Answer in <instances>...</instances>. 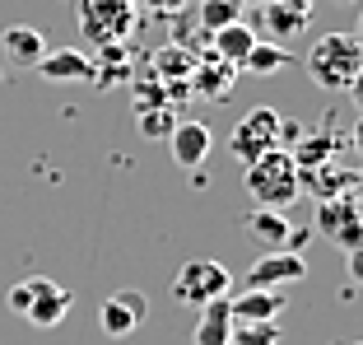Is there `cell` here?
Segmentation results:
<instances>
[{
    "label": "cell",
    "instance_id": "cell-1",
    "mask_svg": "<svg viewBox=\"0 0 363 345\" xmlns=\"http://www.w3.org/2000/svg\"><path fill=\"white\" fill-rule=\"evenodd\" d=\"M308 75L326 94H345L363 75V38L359 33H321L308 52Z\"/></svg>",
    "mask_w": 363,
    "mask_h": 345
},
{
    "label": "cell",
    "instance_id": "cell-2",
    "mask_svg": "<svg viewBox=\"0 0 363 345\" xmlns=\"http://www.w3.org/2000/svg\"><path fill=\"white\" fill-rule=\"evenodd\" d=\"M242 187L247 196L257 201V210H284V205L298 201L303 182H298V163H294V154L289 150H266L261 159H252L242 168Z\"/></svg>",
    "mask_w": 363,
    "mask_h": 345
},
{
    "label": "cell",
    "instance_id": "cell-3",
    "mask_svg": "<svg viewBox=\"0 0 363 345\" xmlns=\"http://www.w3.org/2000/svg\"><path fill=\"white\" fill-rule=\"evenodd\" d=\"M140 23L135 0H79V38L89 47H121Z\"/></svg>",
    "mask_w": 363,
    "mask_h": 345
},
{
    "label": "cell",
    "instance_id": "cell-4",
    "mask_svg": "<svg viewBox=\"0 0 363 345\" xmlns=\"http://www.w3.org/2000/svg\"><path fill=\"white\" fill-rule=\"evenodd\" d=\"M172 299L186 303V308H205L210 299H228V270L219 261H186V266L172 275Z\"/></svg>",
    "mask_w": 363,
    "mask_h": 345
},
{
    "label": "cell",
    "instance_id": "cell-5",
    "mask_svg": "<svg viewBox=\"0 0 363 345\" xmlns=\"http://www.w3.org/2000/svg\"><path fill=\"white\" fill-rule=\"evenodd\" d=\"M275 145H279V112L275 108H252L233 126V136H228V154L242 159V168L252 159H261L266 150H275ZM279 150H284V145H279Z\"/></svg>",
    "mask_w": 363,
    "mask_h": 345
},
{
    "label": "cell",
    "instance_id": "cell-6",
    "mask_svg": "<svg viewBox=\"0 0 363 345\" xmlns=\"http://www.w3.org/2000/svg\"><path fill=\"white\" fill-rule=\"evenodd\" d=\"M312 234H326L340 252H359L363 243V219H359V196H326L317 205Z\"/></svg>",
    "mask_w": 363,
    "mask_h": 345
},
{
    "label": "cell",
    "instance_id": "cell-7",
    "mask_svg": "<svg viewBox=\"0 0 363 345\" xmlns=\"http://www.w3.org/2000/svg\"><path fill=\"white\" fill-rule=\"evenodd\" d=\"M145 317H150V299L140 290H112L98 303V327H103L107 336H130Z\"/></svg>",
    "mask_w": 363,
    "mask_h": 345
},
{
    "label": "cell",
    "instance_id": "cell-8",
    "mask_svg": "<svg viewBox=\"0 0 363 345\" xmlns=\"http://www.w3.org/2000/svg\"><path fill=\"white\" fill-rule=\"evenodd\" d=\"M242 229L257 238V243H266L270 252H298L312 234V229H294L279 210H252V215L242 219Z\"/></svg>",
    "mask_w": 363,
    "mask_h": 345
},
{
    "label": "cell",
    "instance_id": "cell-9",
    "mask_svg": "<svg viewBox=\"0 0 363 345\" xmlns=\"http://www.w3.org/2000/svg\"><path fill=\"white\" fill-rule=\"evenodd\" d=\"M303 275H308V261L298 252H266L247 270V290H284V285H298Z\"/></svg>",
    "mask_w": 363,
    "mask_h": 345
},
{
    "label": "cell",
    "instance_id": "cell-10",
    "mask_svg": "<svg viewBox=\"0 0 363 345\" xmlns=\"http://www.w3.org/2000/svg\"><path fill=\"white\" fill-rule=\"evenodd\" d=\"M65 313H70V290H61L56 280H47V275H33V299H28V322L33 327H61Z\"/></svg>",
    "mask_w": 363,
    "mask_h": 345
},
{
    "label": "cell",
    "instance_id": "cell-11",
    "mask_svg": "<svg viewBox=\"0 0 363 345\" xmlns=\"http://www.w3.org/2000/svg\"><path fill=\"white\" fill-rule=\"evenodd\" d=\"M168 150H172V159H177V168H201L205 154H210V126L182 117L177 126L168 131Z\"/></svg>",
    "mask_w": 363,
    "mask_h": 345
},
{
    "label": "cell",
    "instance_id": "cell-12",
    "mask_svg": "<svg viewBox=\"0 0 363 345\" xmlns=\"http://www.w3.org/2000/svg\"><path fill=\"white\" fill-rule=\"evenodd\" d=\"M43 80H52V84H65V80H94V61H89L79 47H47V56L38 65H33Z\"/></svg>",
    "mask_w": 363,
    "mask_h": 345
},
{
    "label": "cell",
    "instance_id": "cell-13",
    "mask_svg": "<svg viewBox=\"0 0 363 345\" xmlns=\"http://www.w3.org/2000/svg\"><path fill=\"white\" fill-rule=\"evenodd\" d=\"M0 52H5V61L33 70V65L47 56V38L38 28H28V23H10V28L0 33Z\"/></svg>",
    "mask_w": 363,
    "mask_h": 345
},
{
    "label": "cell",
    "instance_id": "cell-14",
    "mask_svg": "<svg viewBox=\"0 0 363 345\" xmlns=\"http://www.w3.org/2000/svg\"><path fill=\"white\" fill-rule=\"evenodd\" d=\"M284 308V290H242L228 299L233 322H275Z\"/></svg>",
    "mask_w": 363,
    "mask_h": 345
},
{
    "label": "cell",
    "instance_id": "cell-15",
    "mask_svg": "<svg viewBox=\"0 0 363 345\" xmlns=\"http://www.w3.org/2000/svg\"><path fill=\"white\" fill-rule=\"evenodd\" d=\"M233 75H238L233 65L219 61V56L210 52L201 65H191V80H186V84H196V94H201V98H214V103H224V98L233 94Z\"/></svg>",
    "mask_w": 363,
    "mask_h": 345
},
{
    "label": "cell",
    "instance_id": "cell-16",
    "mask_svg": "<svg viewBox=\"0 0 363 345\" xmlns=\"http://www.w3.org/2000/svg\"><path fill=\"white\" fill-rule=\"evenodd\" d=\"M303 28H308V14H294V10H284V5H275V0L257 5V38L266 33L270 43H279V47H284L289 38H298Z\"/></svg>",
    "mask_w": 363,
    "mask_h": 345
},
{
    "label": "cell",
    "instance_id": "cell-17",
    "mask_svg": "<svg viewBox=\"0 0 363 345\" xmlns=\"http://www.w3.org/2000/svg\"><path fill=\"white\" fill-rule=\"evenodd\" d=\"M257 47V28L252 23H228V28H219V33H210V52L219 56V61H228L233 70H242V61H247V52Z\"/></svg>",
    "mask_w": 363,
    "mask_h": 345
},
{
    "label": "cell",
    "instance_id": "cell-18",
    "mask_svg": "<svg viewBox=\"0 0 363 345\" xmlns=\"http://www.w3.org/2000/svg\"><path fill=\"white\" fill-rule=\"evenodd\" d=\"M233 332V313H228V299H210L201 308V322L191 332V345H228Z\"/></svg>",
    "mask_w": 363,
    "mask_h": 345
},
{
    "label": "cell",
    "instance_id": "cell-19",
    "mask_svg": "<svg viewBox=\"0 0 363 345\" xmlns=\"http://www.w3.org/2000/svg\"><path fill=\"white\" fill-rule=\"evenodd\" d=\"M298 182L317 187L321 201H326V196H354L359 172H354V168H335V163H321V168H312V172H298Z\"/></svg>",
    "mask_w": 363,
    "mask_h": 345
},
{
    "label": "cell",
    "instance_id": "cell-20",
    "mask_svg": "<svg viewBox=\"0 0 363 345\" xmlns=\"http://www.w3.org/2000/svg\"><path fill=\"white\" fill-rule=\"evenodd\" d=\"M98 52H103V61L94 65V80H89V84H98V89L126 84V80H130V56H126V47H98Z\"/></svg>",
    "mask_w": 363,
    "mask_h": 345
},
{
    "label": "cell",
    "instance_id": "cell-21",
    "mask_svg": "<svg viewBox=\"0 0 363 345\" xmlns=\"http://www.w3.org/2000/svg\"><path fill=\"white\" fill-rule=\"evenodd\" d=\"M284 65H289V47H279V43H261V38H257V47L247 52L242 70H252V75H275V70H284Z\"/></svg>",
    "mask_w": 363,
    "mask_h": 345
},
{
    "label": "cell",
    "instance_id": "cell-22",
    "mask_svg": "<svg viewBox=\"0 0 363 345\" xmlns=\"http://www.w3.org/2000/svg\"><path fill=\"white\" fill-rule=\"evenodd\" d=\"M238 19H242V5H238V0H201V10H196V23H201L205 33H219Z\"/></svg>",
    "mask_w": 363,
    "mask_h": 345
},
{
    "label": "cell",
    "instance_id": "cell-23",
    "mask_svg": "<svg viewBox=\"0 0 363 345\" xmlns=\"http://www.w3.org/2000/svg\"><path fill=\"white\" fill-rule=\"evenodd\" d=\"M228 345H279V327L275 322H233Z\"/></svg>",
    "mask_w": 363,
    "mask_h": 345
},
{
    "label": "cell",
    "instance_id": "cell-24",
    "mask_svg": "<svg viewBox=\"0 0 363 345\" xmlns=\"http://www.w3.org/2000/svg\"><path fill=\"white\" fill-rule=\"evenodd\" d=\"M135 117H140V131H145V136H163V141H168V131L177 126V112L159 108V103H154V108H135Z\"/></svg>",
    "mask_w": 363,
    "mask_h": 345
},
{
    "label": "cell",
    "instance_id": "cell-25",
    "mask_svg": "<svg viewBox=\"0 0 363 345\" xmlns=\"http://www.w3.org/2000/svg\"><path fill=\"white\" fill-rule=\"evenodd\" d=\"M28 299H33V280L10 285V294H5V303H10V313H14V317H23V313H28Z\"/></svg>",
    "mask_w": 363,
    "mask_h": 345
},
{
    "label": "cell",
    "instance_id": "cell-26",
    "mask_svg": "<svg viewBox=\"0 0 363 345\" xmlns=\"http://www.w3.org/2000/svg\"><path fill=\"white\" fill-rule=\"evenodd\" d=\"M135 5H145V10H154V14H182L186 0H135Z\"/></svg>",
    "mask_w": 363,
    "mask_h": 345
},
{
    "label": "cell",
    "instance_id": "cell-27",
    "mask_svg": "<svg viewBox=\"0 0 363 345\" xmlns=\"http://www.w3.org/2000/svg\"><path fill=\"white\" fill-rule=\"evenodd\" d=\"M275 5H284V10H294V14H308V19H312V0H275Z\"/></svg>",
    "mask_w": 363,
    "mask_h": 345
},
{
    "label": "cell",
    "instance_id": "cell-28",
    "mask_svg": "<svg viewBox=\"0 0 363 345\" xmlns=\"http://www.w3.org/2000/svg\"><path fill=\"white\" fill-rule=\"evenodd\" d=\"M238 5H247V10H257V5H266V0H238Z\"/></svg>",
    "mask_w": 363,
    "mask_h": 345
},
{
    "label": "cell",
    "instance_id": "cell-29",
    "mask_svg": "<svg viewBox=\"0 0 363 345\" xmlns=\"http://www.w3.org/2000/svg\"><path fill=\"white\" fill-rule=\"evenodd\" d=\"M0 84H5V65H0Z\"/></svg>",
    "mask_w": 363,
    "mask_h": 345
},
{
    "label": "cell",
    "instance_id": "cell-30",
    "mask_svg": "<svg viewBox=\"0 0 363 345\" xmlns=\"http://www.w3.org/2000/svg\"><path fill=\"white\" fill-rule=\"evenodd\" d=\"M335 5H354V0H335Z\"/></svg>",
    "mask_w": 363,
    "mask_h": 345
}]
</instances>
